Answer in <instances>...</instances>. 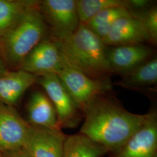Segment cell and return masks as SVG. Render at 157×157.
<instances>
[{"instance_id":"1","label":"cell","mask_w":157,"mask_h":157,"mask_svg":"<svg viewBox=\"0 0 157 157\" xmlns=\"http://www.w3.org/2000/svg\"><path fill=\"white\" fill-rule=\"evenodd\" d=\"M108 94L97 97L85 108L79 133L109 152L122 146L140 128L147 113L129 112Z\"/></svg>"},{"instance_id":"2","label":"cell","mask_w":157,"mask_h":157,"mask_svg":"<svg viewBox=\"0 0 157 157\" xmlns=\"http://www.w3.org/2000/svg\"><path fill=\"white\" fill-rule=\"evenodd\" d=\"M62 60L68 67L97 80L109 78L112 70L101 38L83 23L72 33L50 31Z\"/></svg>"},{"instance_id":"3","label":"cell","mask_w":157,"mask_h":157,"mask_svg":"<svg viewBox=\"0 0 157 157\" xmlns=\"http://www.w3.org/2000/svg\"><path fill=\"white\" fill-rule=\"evenodd\" d=\"M39 4L0 37V54L10 70H19L30 52L49 34Z\"/></svg>"},{"instance_id":"4","label":"cell","mask_w":157,"mask_h":157,"mask_svg":"<svg viewBox=\"0 0 157 157\" xmlns=\"http://www.w3.org/2000/svg\"><path fill=\"white\" fill-rule=\"evenodd\" d=\"M36 83L44 89L52 103L61 128L73 129L78 126L83 118V113L78 109L56 74L38 76Z\"/></svg>"},{"instance_id":"5","label":"cell","mask_w":157,"mask_h":157,"mask_svg":"<svg viewBox=\"0 0 157 157\" xmlns=\"http://www.w3.org/2000/svg\"><path fill=\"white\" fill-rule=\"evenodd\" d=\"M56 75L82 113L97 97L108 94L112 91V84L109 78H90L66 65Z\"/></svg>"},{"instance_id":"6","label":"cell","mask_w":157,"mask_h":157,"mask_svg":"<svg viewBox=\"0 0 157 157\" xmlns=\"http://www.w3.org/2000/svg\"><path fill=\"white\" fill-rule=\"evenodd\" d=\"M109 157H157V112L151 109L147 118L133 135Z\"/></svg>"},{"instance_id":"7","label":"cell","mask_w":157,"mask_h":157,"mask_svg":"<svg viewBox=\"0 0 157 157\" xmlns=\"http://www.w3.org/2000/svg\"><path fill=\"white\" fill-rule=\"evenodd\" d=\"M64 66L56 43L48 34L30 52L19 69L38 76L56 74Z\"/></svg>"},{"instance_id":"8","label":"cell","mask_w":157,"mask_h":157,"mask_svg":"<svg viewBox=\"0 0 157 157\" xmlns=\"http://www.w3.org/2000/svg\"><path fill=\"white\" fill-rule=\"evenodd\" d=\"M67 137L62 130L31 124L21 149L30 157H62Z\"/></svg>"},{"instance_id":"9","label":"cell","mask_w":157,"mask_h":157,"mask_svg":"<svg viewBox=\"0 0 157 157\" xmlns=\"http://www.w3.org/2000/svg\"><path fill=\"white\" fill-rule=\"evenodd\" d=\"M39 8L51 32L72 33L80 23L75 0L40 1Z\"/></svg>"},{"instance_id":"10","label":"cell","mask_w":157,"mask_h":157,"mask_svg":"<svg viewBox=\"0 0 157 157\" xmlns=\"http://www.w3.org/2000/svg\"><path fill=\"white\" fill-rule=\"evenodd\" d=\"M30 125L12 106L0 102V151L21 149Z\"/></svg>"},{"instance_id":"11","label":"cell","mask_w":157,"mask_h":157,"mask_svg":"<svg viewBox=\"0 0 157 157\" xmlns=\"http://www.w3.org/2000/svg\"><path fill=\"white\" fill-rule=\"evenodd\" d=\"M151 48L143 44L107 47V60L112 72L121 76L151 58Z\"/></svg>"},{"instance_id":"12","label":"cell","mask_w":157,"mask_h":157,"mask_svg":"<svg viewBox=\"0 0 157 157\" xmlns=\"http://www.w3.org/2000/svg\"><path fill=\"white\" fill-rule=\"evenodd\" d=\"M102 40L106 46L111 47L150 43L143 22L132 16L118 19Z\"/></svg>"},{"instance_id":"13","label":"cell","mask_w":157,"mask_h":157,"mask_svg":"<svg viewBox=\"0 0 157 157\" xmlns=\"http://www.w3.org/2000/svg\"><path fill=\"white\" fill-rule=\"evenodd\" d=\"M37 76L21 69L10 70L0 75V102L12 106L26 90L36 83Z\"/></svg>"},{"instance_id":"14","label":"cell","mask_w":157,"mask_h":157,"mask_svg":"<svg viewBox=\"0 0 157 157\" xmlns=\"http://www.w3.org/2000/svg\"><path fill=\"white\" fill-rule=\"evenodd\" d=\"M29 124L47 129L62 130L56 109L48 97L37 91L31 95L27 105Z\"/></svg>"},{"instance_id":"15","label":"cell","mask_w":157,"mask_h":157,"mask_svg":"<svg viewBox=\"0 0 157 157\" xmlns=\"http://www.w3.org/2000/svg\"><path fill=\"white\" fill-rule=\"evenodd\" d=\"M157 83V59L153 57L122 76L115 84L130 90H153Z\"/></svg>"},{"instance_id":"16","label":"cell","mask_w":157,"mask_h":157,"mask_svg":"<svg viewBox=\"0 0 157 157\" xmlns=\"http://www.w3.org/2000/svg\"><path fill=\"white\" fill-rule=\"evenodd\" d=\"M108 153V150L103 146L78 133L67 135L62 157H102Z\"/></svg>"},{"instance_id":"17","label":"cell","mask_w":157,"mask_h":157,"mask_svg":"<svg viewBox=\"0 0 157 157\" xmlns=\"http://www.w3.org/2000/svg\"><path fill=\"white\" fill-rule=\"evenodd\" d=\"M38 0H0V37L39 3Z\"/></svg>"},{"instance_id":"18","label":"cell","mask_w":157,"mask_h":157,"mask_svg":"<svg viewBox=\"0 0 157 157\" xmlns=\"http://www.w3.org/2000/svg\"><path fill=\"white\" fill-rule=\"evenodd\" d=\"M129 16L131 15L126 8L113 7L98 13L83 24L102 39L116 21L119 18Z\"/></svg>"},{"instance_id":"19","label":"cell","mask_w":157,"mask_h":157,"mask_svg":"<svg viewBox=\"0 0 157 157\" xmlns=\"http://www.w3.org/2000/svg\"><path fill=\"white\" fill-rule=\"evenodd\" d=\"M76 10L80 23H85L92 17L108 8L124 7L128 0H76Z\"/></svg>"},{"instance_id":"20","label":"cell","mask_w":157,"mask_h":157,"mask_svg":"<svg viewBox=\"0 0 157 157\" xmlns=\"http://www.w3.org/2000/svg\"><path fill=\"white\" fill-rule=\"evenodd\" d=\"M138 19L144 23L148 35L150 43L156 44L157 42V8L152 6L148 10L141 14Z\"/></svg>"},{"instance_id":"21","label":"cell","mask_w":157,"mask_h":157,"mask_svg":"<svg viewBox=\"0 0 157 157\" xmlns=\"http://www.w3.org/2000/svg\"><path fill=\"white\" fill-rule=\"evenodd\" d=\"M7 157H30L22 149L8 152Z\"/></svg>"},{"instance_id":"22","label":"cell","mask_w":157,"mask_h":157,"mask_svg":"<svg viewBox=\"0 0 157 157\" xmlns=\"http://www.w3.org/2000/svg\"><path fill=\"white\" fill-rule=\"evenodd\" d=\"M8 71H10V69L0 54V75L7 72Z\"/></svg>"},{"instance_id":"23","label":"cell","mask_w":157,"mask_h":157,"mask_svg":"<svg viewBox=\"0 0 157 157\" xmlns=\"http://www.w3.org/2000/svg\"><path fill=\"white\" fill-rule=\"evenodd\" d=\"M0 157H1V155H0Z\"/></svg>"}]
</instances>
